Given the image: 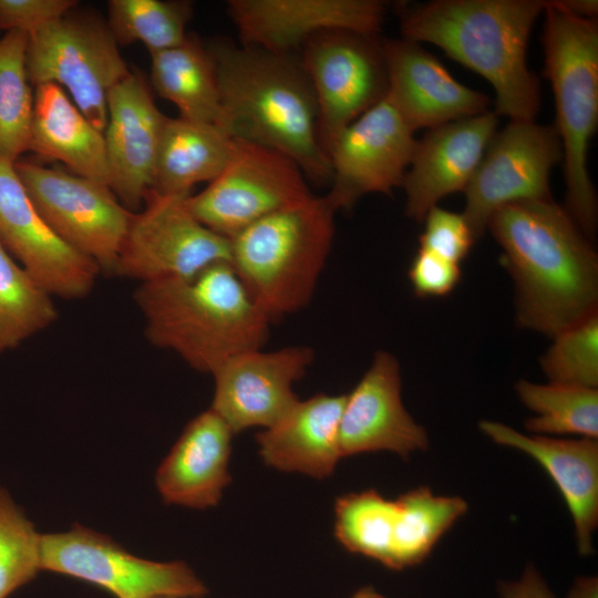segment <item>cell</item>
Wrapping results in <instances>:
<instances>
[{
	"mask_svg": "<svg viewBox=\"0 0 598 598\" xmlns=\"http://www.w3.org/2000/svg\"><path fill=\"white\" fill-rule=\"evenodd\" d=\"M486 229L502 248L522 328L554 338L598 312V256L565 207L553 198L514 202Z\"/></svg>",
	"mask_w": 598,
	"mask_h": 598,
	"instance_id": "6da1fadb",
	"label": "cell"
},
{
	"mask_svg": "<svg viewBox=\"0 0 598 598\" xmlns=\"http://www.w3.org/2000/svg\"><path fill=\"white\" fill-rule=\"evenodd\" d=\"M207 47L219 86V127L235 140L287 155L308 182L329 184L331 168L319 140L317 101L300 60L229 40Z\"/></svg>",
	"mask_w": 598,
	"mask_h": 598,
	"instance_id": "7a4b0ae2",
	"label": "cell"
},
{
	"mask_svg": "<svg viewBox=\"0 0 598 598\" xmlns=\"http://www.w3.org/2000/svg\"><path fill=\"white\" fill-rule=\"evenodd\" d=\"M544 0H435L400 10L404 39L439 47L483 76L495 93L498 116L535 121L540 87L526 60Z\"/></svg>",
	"mask_w": 598,
	"mask_h": 598,
	"instance_id": "3957f363",
	"label": "cell"
},
{
	"mask_svg": "<svg viewBox=\"0 0 598 598\" xmlns=\"http://www.w3.org/2000/svg\"><path fill=\"white\" fill-rule=\"evenodd\" d=\"M134 299L145 334L190 368L213 373L230 358L264 348L271 320L229 261L189 277L140 283Z\"/></svg>",
	"mask_w": 598,
	"mask_h": 598,
	"instance_id": "277c9868",
	"label": "cell"
},
{
	"mask_svg": "<svg viewBox=\"0 0 598 598\" xmlns=\"http://www.w3.org/2000/svg\"><path fill=\"white\" fill-rule=\"evenodd\" d=\"M336 213L324 196L312 194L229 238L231 266L271 321L312 299L332 247Z\"/></svg>",
	"mask_w": 598,
	"mask_h": 598,
	"instance_id": "5b68a950",
	"label": "cell"
},
{
	"mask_svg": "<svg viewBox=\"0 0 598 598\" xmlns=\"http://www.w3.org/2000/svg\"><path fill=\"white\" fill-rule=\"evenodd\" d=\"M544 75L550 82L563 148L566 206L592 241L597 195L587 167L588 147L598 124V24L545 1Z\"/></svg>",
	"mask_w": 598,
	"mask_h": 598,
	"instance_id": "8992f818",
	"label": "cell"
},
{
	"mask_svg": "<svg viewBox=\"0 0 598 598\" xmlns=\"http://www.w3.org/2000/svg\"><path fill=\"white\" fill-rule=\"evenodd\" d=\"M25 65L31 85L52 83L65 89L103 133L107 95L131 72L107 23L73 10L28 35Z\"/></svg>",
	"mask_w": 598,
	"mask_h": 598,
	"instance_id": "52a82bcc",
	"label": "cell"
},
{
	"mask_svg": "<svg viewBox=\"0 0 598 598\" xmlns=\"http://www.w3.org/2000/svg\"><path fill=\"white\" fill-rule=\"evenodd\" d=\"M41 568L101 587L116 598H203L204 582L183 561L130 554L111 537L75 524L41 535Z\"/></svg>",
	"mask_w": 598,
	"mask_h": 598,
	"instance_id": "ba28073f",
	"label": "cell"
},
{
	"mask_svg": "<svg viewBox=\"0 0 598 598\" xmlns=\"http://www.w3.org/2000/svg\"><path fill=\"white\" fill-rule=\"evenodd\" d=\"M312 193L301 168L276 150L235 140L225 169L200 193L189 195V212L207 228L230 238L247 226Z\"/></svg>",
	"mask_w": 598,
	"mask_h": 598,
	"instance_id": "9c48e42d",
	"label": "cell"
},
{
	"mask_svg": "<svg viewBox=\"0 0 598 598\" xmlns=\"http://www.w3.org/2000/svg\"><path fill=\"white\" fill-rule=\"evenodd\" d=\"M37 210L69 246L112 270L133 212L100 182L32 162H14Z\"/></svg>",
	"mask_w": 598,
	"mask_h": 598,
	"instance_id": "30bf717a",
	"label": "cell"
},
{
	"mask_svg": "<svg viewBox=\"0 0 598 598\" xmlns=\"http://www.w3.org/2000/svg\"><path fill=\"white\" fill-rule=\"evenodd\" d=\"M300 52L315 92L319 140L327 154L348 125L385 97L383 43L378 35L336 30L316 34Z\"/></svg>",
	"mask_w": 598,
	"mask_h": 598,
	"instance_id": "8fae6325",
	"label": "cell"
},
{
	"mask_svg": "<svg viewBox=\"0 0 598 598\" xmlns=\"http://www.w3.org/2000/svg\"><path fill=\"white\" fill-rule=\"evenodd\" d=\"M189 195L151 189L145 208L133 213L113 271L142 282L189 277L230 262L229 239L204 226L188 209Z\"/></svg>",
	"mask_w": 598,
	"mask_h": 598,
	"instance_id": "7c38bea8",
	"label": "cell"
},
{
	"mask_svg": "<svg viewBox=\"0 0 598 598\" xmlns=\"http://www.w3.org/2000/svg\"><path fill=\"white\" fill-rule=\"evenodd\" d=\"M563 161L554 126L509 121L491 138L465 193L462 213L475 239L499 207L519 200L549 199L550 173Z\"/></svg>",
	"mask_w": 598,
	"mask_h": 598,
	"instance_id": "4fadbf2b",
	"label": "cell"
},
{
	"mask_svg": "<svg viewBox=\"0 0 598 598\" xmlns=\"http://www.w3.org/2000/svg\"><path fill=\"white\" fill-rule=\"evenodd\" d=\"M415 144L414 132L384 97L329 147L331 179L324 197L338 212L351 209L368 194L391 195L402 186Z\"/></svg>",
	"mask_w": 598,
	"mask_h": 598,
	"instance_id": "5bb4252c",
	"label": "cell"
},
{
	"mask_svg": "<svg viewBox=\"0 0 598 598\" xmlns=\"http://www.w3.org/2000/svg\"><path fill=\"white\" fill-rule=\"evenodd\" d=\"M0 244L52 297H85L101 271L54 233L29 198L14 163L4 158H0Z\"/></svg>",
	"mask_w": 598,
	"mask_h": 598,
	"instance_id": "9a60e30c",
	"label": "cell"
},
{
	"mask_svg": "<svg viewBox=\"0 0 598 598\" xmlns=\"http://www.w3.org/2000/svg\"><path fill=\"white\" fill-rule=\"evenodd\" d=\"M313 359L315 352L307 346L241 352L212 373L215 391L210 409L234 434L250 427L266 429L299 400L293 384Z\"/></svg>",
	"mask_w": 598,
	"mask_h": 598,
	"instance_id": "2e32d148",
	"label": "cell"
},
{
	"mask_svg": "<svg viewBox=\"0 0 598 598\" xmlns=\"http://www.w3.org/2000/svg\"><path fill=\"white\" fill-rule=\"evenodd\" d=\"M227 14L240 44L292 54L326 31L378 35L385 6L378 0H229Z\"/></svg>",
	"mask_w": 598,
	"mask_h": 598,
	"instance_id": "e0dca14e",
	"label": "cell"
},
{
	"mask_svg": "<svg viewBox=\"0 0 598 598\" xmlns=\"http://www.w3.org/2000/svg\"><path fill=\"white\" fill-rule=\"evenodd\" d=\"M166 117L136 72H130L107 95L104 138L109 187L131 212L144 203L153 187Z\"/></svg>",
	"mask_w": 598,
	"mask_h": 598,
	"instance_id": "ac0fdd59",
	"label": "cell"
},
{
	"mask_svg": "<svg viewBox=\"0 0 598 598\" xmlns=\"http://www.w3.org/2000/svg\"><path fill=\"white\" fill-rule=\"evenodd\" d=\"M339 445L342 457L386 451L409 458L429 446L426 430L405 410L396 358L377 351L353 390L346 394Z\"/></svg>",
	"mask_w": 598,
	"mask_h": 598,
	"instance_id": "d6986e66",
	"label": "cell"
},
{
	"mask_svg": "<svg viewBox=\"0 0 598 598\" xmlns=\"http://www.w3.org/2000/svg\"><path fill=\"white\" fill-rule=\"evenodd\" d=\"M388 71L385 99L415 132L488 111L491 97L460 83L420 43L382 40Z\"/></svg>",
	"mask_w": 598,
	"mask_h": 598,
	"instance_id": "ffe728a7",
	"label": "cell"
},
{
	"mask_svg": "<svg viewBox=\"0 0 598 598\" xmlns=\"http://www.w3.org/2000/svg\"><path fill=\"white\" fill-rule=\"evenodd\" d=\"M493 111L427 130L416 140L403 178L405 214L423 221L445 196L464 192L498 127Z\"/></svg>",
	"mask_w": 598,
	"mask_h": 598,
	"instance_id": "44dd1931",
	"label": "cell"
},
{
	"mask_svg": "<svg viewBox=\"0 0 598 598\" xmlns=\"http://www.w3.org/2000/svg\"><path fill=\"white\" fill-rule=\"evenodd\" d=\"M480 430L493 442L534 458L551 477L571 514L578 551L594 553L598 525V442L527 435L494 421H481Z\"/></svg>",
	"mask_w": 598,
	"mask_h": 598,
	"instance_id": "7402d4cb",
	"label": "cell"
},
{
	"mask_svg": "<svg viewBox=\"0 0 598 598\" xmlns=\"http://www.w3.org/2000/svg\"><path fill=\"white\" fill-rule=\"evenodd\" d=\"M233 435L212 409L194 417L157 468L155 482L163 501L198 509L217 505L231 480Z\"/></svg>",
	"mask_w": 598,
	"mask_h": 598,
	"instance_id": "603a6c76",
	"label": "cell"
},
{
	"mask_svg": "<svg viewBox=\"0 0 598 598\" xmlns=\"http://www.w3.org/2000/svg\"><path fill=\"white\" fill-rule=\"evenodd\" d=\"M344 401L346 394L324 393L298 400L256 435L264 463L283 472L329 477L342 458L339 431Z\"/></svg>",
	"mask_w": 598,
	"mask_h": 598,
	"instance_id": "cb8c5ba5",
	"label": "cell"
},
{
	"mask_svg": "<svg viewBox=\"0 0 598 598\" xmlns=\"http://www.w3.org/2000/svg\"><path fill=\"white\" fill-rule=\"evenodd\" d=\"M29 151L63 163L73 174L109 186L104 133L56 84L35 87Z\"/></svg>",
	"mask_w": 598,
	"mask_h": 598,
	"instance_id": "d4e9b609",
	"label": "cell"
},
{
	"mask_svg": "<svg viewBox=\"0 0 598 598\" xmlns=\"http://www.w3.org/2000/svg\"><path fill=\"white\" fill-rule=\"evenodd\" d=\"M234 150L235 138L217 125L167 116L152 189L162 194L190 195L195 185L210 183L225 169Z\"/></svg>",
	"mask_w": 598,
	"mask_h": 598,
	"instance_id": "484cf974",
	"label": "cell"
},
{
	"mask_svg": "<svg viewBox=\"0 0 598 598\" xmlns=\"http://www.w3.org/2000/svg\"><path fill=\"white\" fill-rule=\"evenodd\" d=\"M151 82L161 97L173 103L179 117L219 127L220 94L208 47L192 34L178 45L151 53Z\"/></svg>",
	"mask_w": 598,
	"mask_h": 598,
	"instance_id": "4316f807",
	"label": "cell"
},
{
	"mask_svg": "<svg viewBox=\"0 0 598 598\" xmlns=\"http://www.w3.org/2000/svg\"><path fill=\"white\" fill-rule=\"evenodd\" d=\"M467 509L462 497L436 495L425 486L392 499L388 568L402 570L421 564Z\"/></svg>",
	"mask_w": 598,
	"mask_h": 598,
	"instance_id": "83f0119b",
	"label": "cell"
},
{
	"mask_svg": "<svg viewBox=\"0 0 598 598\" xmlns=\"http://www.w3.org/2000/svg\"><path fill=\"white\" fill-rule=\"evenodd\" d=\"M522 403L535 413L525 427L535 435L598 437V389L520 380L515 386Z\"/></svg>",
	"mask_w": 598,
	"mask_h": 598,
	"instance_id": "f1b7e54d",
	"label": "cell"
},
{
	"mask_svg": "<svg viewBox=\"0 0 598 598\" xmlns=\"http://www.w3.org/2000/svg\"><path fill=\"white\" fill-rule=\"evenodd\" d=\"M28 35L8 31L0 38V158L17 162L29 151L34 93L28 79Z\"/></svg>",
	"mask_w": 598,
	"mask_h": 598,
	"instance_id": "f546056e",
	"label": "cell"
},
{
	"mask_svg": "<svg viewBox=\"0 0 598 598\" xmlns=\"http://www.w3.org/2000/svg\"><path fill=\"white\" fill-rule=\"evenodd\" d=\"M56 318L52 296L0 244V353L14 349Z\"/></svg>",
	"mask_w": 598,
	"mask_h": 598,
	"instance_id": "4dcf8cb0",
	"label": "cell"
},
{
	"mask_svg": "<svg viewBox=\"0 0 598 598\" xmlns=\"http://www.w3.org/2000/svg\"><path fill=\"white\" fill-rule=\"evenodd\" d=\"M107 25L117 44L143 43L150 54L181 44L193 10L187 1L111 0Z\"/></svg>",
	"mask_w": 598,
	"mask_h": 598,
	"instance_id": "1f68e13d",
	"label": "cell"
},
{
	"mask_svg": "<svg viewBox=\"0 0 598 598\" xmlns=\"http://www.w3.org/2000/svg\"><path fill=\"white\" fill-rule=\"evenodd\" d=\"M40 570L41 535L0 487V598H8Z\"/></svg>",
	"mask_w": 598,
	"mask_h": 598,
	"instance_id": "d6a6232c",
	"label": "cell"
},
{
	"mask_svg": "<svg viewBox=\"0 0 598 598\" xmlns=\"http://www.w3.org/2000/svg\"><path fill=\"white\" fill-rule=\"evenodd\" d=\"M540 358L549 382L597 389L598 312L563 330Z\"/></svg>",
	"mask_w": 598,
	"mask_h": 598,
	"instance_id": "836d02e7",
	"label": "cell"
},
{
	"mask_svg": "<svg viewBox=\"0 0 598 598\" xmlns=\"http://www.w3.org/2000/svg\"><path fill=\"white\" fill-rule=\"evenodd\" d=\"M420 248L460 264L476 241L463 214L434 206L425 215Z\"/></svg>",
	"mask_w": 598,
	"mask_h": 598,
	"instance_id": "e575fe53",
	"label": "cell"
},
{
	"mask_svg": "<svg viewBox=\"0 0 598 598\" xmlns=\"http://www.w3.org/2000/svg\"><path fill=\"white\" fill-rule=\"evenodd\" d=\"M76 3L74 0H0V30L31 35L71 12Z\"/></svg>",
	"mask_w": 598,
	"mask_h": 598,
	"instance_id": "d590c367",
	"label": "cell"
},
{
	"mask_svg": "<svg viewBox=\"0 0 598 598\" xmlns=\"http://www.w3.org/2000/svg\"><path fill=\"white\" fill-rule=\"evenodd\" d=\"M408 276L416 296L440 297L457 286L462 271L460 264L419 247Z\"/></svg>",
	"mask_w": 598,
	"mask_h": 598,
	"instance_id": "8d00e7d4",
	"label": "cell"
},
{
	"mask_svg": "<svg viewBox=\"0 0 598 598\" xmlns=\"http://www.w3.org/2000/svg\"><path fill=\"white\" fill-rule=\"evenodd\" d=\"M499 598H555L539 571L526 566L520 577L498 585Z\"/></svg>",
	"mask_w": 598,
	"mask_h": 598,
	"instance_id": "74e56055",
	"label": "cell"
},
{
	"mask_svg": "<svg viewBox=\"0 0 598 598\" xmlns=\"http://www.w3.org/2000/svg\"><path fill=\"white\" fill-rule=\"evenodd\" d=\"M561 10L578 18L596 20L598 13L597 0H553Z\"/></svg>",
	"mask_w": 598,
	"mask_h": 598,
	"instance_id": "f35d334b",
	"label": "cell"
},
{
	"mask_svg": "<svg viewBox=\"0 0 598 598\" xmlns=\"http://www.w3.org/2000/svg\"><path fill=\"white\" fill-rule=\"evenodd\" d=\"M568 598H598L597 577H578L568 594Z\"/></svg>",
	"mask_w": 598,
	"mask_h": 598,
	"instance_id": "ab89813d",
	"label": "cell"
},
{
	"mask_svg": "<svg viewBox=\"0 0 598 598\" xmlns=\"http://www.w3.org/2000/svg\"><path fill=\"white\" fill-rule=\"evenodd\" d=\"M350 598H386L371 586H364L352 594Z\"/></svg>",
	"mask_w": 598,
	"mask_h": 598,
	"instance_id": "60d3db41",
	"label": "cell"
}]
</instances>
